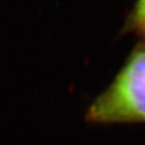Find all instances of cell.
Returning a JSON list of instances; mask_svg holds the SVG:
<instances>
[{"instance_id":"obj_1","label":"cell","mask_w":145,"mask_h":145,"mask_svg":"<svg viewBox=\"0 0 145 145\" xmlns=\"http://www.w3.org/2000/svg\"><path fill=\"white\" fill-rule=\"evenodd\" d=\"M91 125L145 124V42L139 43L113 81L89 104Z\"/></svg>"},{"instance_id":"obj_2","label":"cell","mask_w":145,"mask_h":145,"mask_svg":"<svg viewBox=\"0 0 145 145\" xmlns=\"http://www.w3.org/2000/svg\"><path fill=\"white\" fill-rule=\"evenodd\" d=\"M125 27L145 40V0H135Z\"/></svg>"}]
</instances>
